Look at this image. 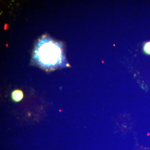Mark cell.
Listing matches in <instances>:
<instances>
[{"label":"cell","instance_id":"1","mask_svg":"<svg viewBox=\"0 0 150 150\" xmlns=\"http://www.w3.org/2000/svg\"><path fill=\"white\" fill-rule=\"evenodd\" d=\"M60 53L59 48L54 44L45 43L39 49V56L44 64H54L59 61Z\"/></svg>","mask_w":150,"mask_h":150},{"label":"cell","instance_id":"2","mask_svg":"<svg viewBox=\"0 0 150 150\" xmlns=\"http://www.w3.org/2000/svg\"><path fill=\"white\" fill-rule=\"evenodd\" d=\"M11 98L14 102H20L23 98V92L20 90H15L12 93Z\"/></svg>","mask_w":150,"mask_h":150},{"label":"cell","instance_id":"3","mask_svg":"<svg viewBox=\"0 0 150 150\" xmlns=\"http://www.w3.org/2000/svg\"><path fill=\"white\" fill-rule=\"evenodd\" d=\"M144 50L146 53L150 54V42H148L145 44Z\"/></svg>","mask_w":150,"mask_h":150}]
</instances>
